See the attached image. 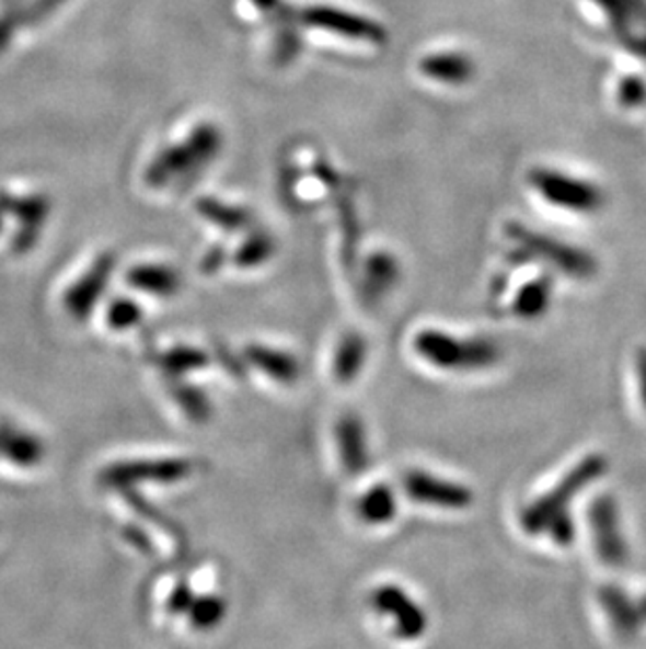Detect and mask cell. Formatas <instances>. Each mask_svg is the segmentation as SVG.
Segmentation results:
<instances>
[{"mask_svg": "<svg viewBox=\"0 0 646 649\" xmlns=\"http://www.w3.org/2000/svg\"><path fill=\"white\" fill-rule=\"evenodd\" d=\"M529 185L547 206L569 215H597L604 208V192L595 179L563 169L540 167L529 173Z\"/></svg>", "mask_w": 646, "mask_h": 649, "instance_id": "obj_1", "label": "cell"}, {"mask_svg": "<svg viewBox=\"0 0 646 649\" xmlns=\"http://www.w3.org/2000/svg\"><path fill=\"white\" fill-rule=\"evenodd\" d=\"M221 135L215 126H198L187 141H183L181 146H176V150H171L164 156L162 167L173 173H194L217 153Z\"/></svg>", "mask_w": 646, "mask_h": 649, "instance_id": "obj_2", "label": "cell"}, {"mask_svg": "<svg viewBox=\"0 0 646 649\" xmlns=\"http://www.w3.org/2000/svg\"><path fill=\"white\" fill-rule=\"evenodd\" d=\"M47 456V446L34 431L13 425H0V460L15 469H34Z\"/></svg>", "mask_w": 646, "mask_h": 649, "instance_id": "obj_3", "label": "cell"}, {"mask_svg": "<svg viewBox=\"0 0 646 649\" xmlns=\"http://www.w3.org/2000/svg\"><path fill=\"white\" fill-rule=\"evenodd\" d=\"M307 22L315 27H322L325 32L338 34V36H347V38H355V41H378L382 38V27L370 22L361 15H350L348 11L343 9H334V7H313L307 11Z\"/></svg>", "mask_w": 646, "mask_h": 649, "instance_id": "obj_4", "label": "cell"}, {"mask_svg": "<svg viewBox=\"0 0 646 649\" xmlns=\"http://www.w3.org/2000/svg\"><path fill=\"white\" fill-rule=\"evenodd\" d=\"M416 348L435 364H441L439 368H462V364H476L483 362L485 348L473 351V345L455 341L448 334H420L416 341Z\"/></svg>", "mask_w": 646, "mask_h": 649, "instance_id": "obj_5", "label": "cell"}, {"mask_svg": "<svg viewBox=\"0 0 646 649\" xmlns=\"http://www.w3.org/2000/svg\"><path fill=\"white\" fill-rule=\"evenodd\" d=\"M420 70L424 76L443 84H464L473 78L474 64L464 53L439 50L424 57L420 61Z\"/></svg>", "mask_w": 646, "mask_h": 649, "instance_id": "obj_6", "label": "cell"}, {"mask_svg": "<svg viewBox=\"0 0 646 649\" xmlns=\"http://www.w3.org/2000/svg\"><path fill=\"white\" fill-rule=\"evenodd\" d=\"M407 490L418 502L443 504V506H462L466 502V492L451 486L449 481H437L428 475H412Z\"/></svg>", "mask_w": 646, "mask_h": 649, "instance_id": "obj_7", "label": "cell"}, {"mask_svg": "<svg viewBox=\"0 0 646 649\" xmlns=\"http://www.w3.org/2000/svg\"><path fill=\"white\" fill-rule=\"evenodd\" d=\"M181 474V465L178 463H158V460H135V463H120L112 469H107L105 479L114 481V483H125V481H132V479H143V477H153L155 479H171Z\"/></svg>", "mask_w": 646, "mask_h": 649, "instance_id": "obj_8", "label": "cell"}, {"mask_svg": "<svg viewBox=\"0 0 646 649\" xmlns=\"http://www.w3.org/2000/svg\"><path fill=\"white\" fill-rule=\"evenodd\" d=\"M130 284L155 295H171L178 286V277L169 267H137L130 274Z\"/></svg>", "mask_w": 646, "mask_h": 649, "instance_id": "obj_9", "label": "cell"}, {"mask_svg": "<svg viewBox=\"0 0 646 649\" xmlns=\"http://www.w3.org/2000/svg\"><path fill=\"white\" fill-rule=\"evenodd\" d=\"M141 311H137L135 305L130 303H118L109 309V324L114 328H128L130 324H135L139 320Z\"/></svg>", "mask_w": 646, "mask_h": 649, "instance_id": "obj_10", "label": "cell"}]
</instances>
